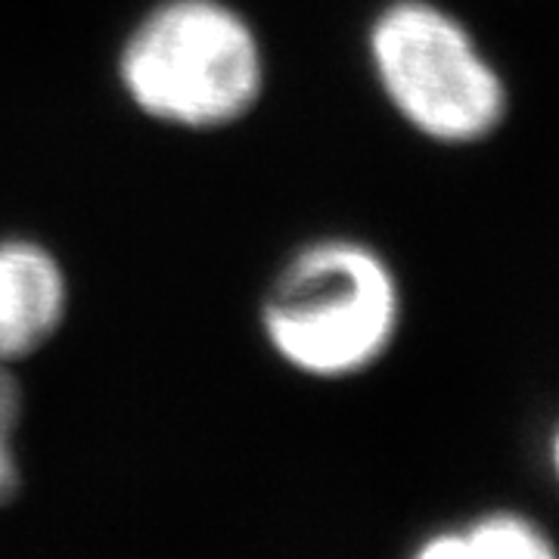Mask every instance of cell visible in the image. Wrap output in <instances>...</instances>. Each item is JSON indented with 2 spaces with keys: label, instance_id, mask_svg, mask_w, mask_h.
<instances>
[{
  "label": "cell",
  "instance_id": "1",
  "mask_svg": "<svg viewBox=\"0 0 559 559\" xmlns=\"http://www.w3.org/2000/svg\"><path fill=\"white\" fill-rule=\"evenodd\" d=\"M264 333L286 364L340 380L370 367L399 326V286L385 261L352 240L305 246L274 280Z\"/></svg>",
  "mask_w": 559,
  "mask_h": 559
},
{
  "label": "cell",
  "instance_id": "6",
  "mask_svg": "<svg viewBox=\"0 0 559 559\" xmlns=\"http://www.w3.org/2000/svg\"><path fill=\"white\" fill-rule=\"evenodd\" d=\"M22 417V392L16 377L0 364V507L20 491V466H16V429Z\"/></svg>",
  "mask_w": 559,
  "mask_h": 559
},
{
  "label": "cell",
  "instance_id": "3",
  "mask_svg": "<svg viewBox=\"0 0 559 559\" xmlns=\"http://www.w3.org/2000/svg\"><path fill=\"white\" fill-rule=\"evenodd\" d=\"M389 100L417 131L448 143L485 138L503 116V84L439 7L399 0L370 32Z\"/></svg>",
  "mask_w": 559,
  "mask_h": 559
},
{
  "label": "cell",
  "instance_id": "5",
  "mask_svg": "<svg viewBox=\"0 0 559 559\" xmlns=\"http://www.w3.org/2000/svg\"><path fill=\"white\" fill-rule=\"evenodd\" d=\"M419 557L460 559H544L554 557V547L544 540L535 525L520 516H488L463 532H448L419 547Z\"/></svg>",
  "mask_w": 559,
  "mask_h": 559
},
{
  "label": "cell",
  "instance_id": "4",
  "mask_svg": "<svg viewBox=\"0 0 559 559\" xmlns=\"http://www.w3.org/2000/svg\"><path fill=\"white\" fill-rule=\"evenodd\" d=\"M66 314V277L35 242H0V364L40 348Z\"/></svg>",
  "mask_w": 559,
  "mask_h": 559
},
{
  "label": "cell",
  "instance_id": "2",
  "mask_svg": "<svg viewBox=\"0 0 559 559\" xmlns=\"http://www.w3.org/2000/svg\"><path fill=\"white\" fill-rule=\"evenodd\" d=\"M121 81L153 119L218 128L259 97V40L218 0H168L131 32Z\"/></svg>",
  "mask_w": 559,
  "mask_h": 559
},
{
  "label": "cell",
  "instance_id": "7",
  "mask_svg": "<svg viewBox=\"0 0 559 559\" xmlns=\"http://www.w3.org/2000/svg\"><path fill=\"white\" fill-rule=\"evenodd\" d=\"M557 466H559V439H557Z\"/></svg>",
  "mask_w": 559,
  "mask_h": 559
}]
</instances>
